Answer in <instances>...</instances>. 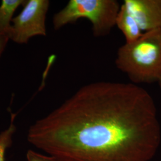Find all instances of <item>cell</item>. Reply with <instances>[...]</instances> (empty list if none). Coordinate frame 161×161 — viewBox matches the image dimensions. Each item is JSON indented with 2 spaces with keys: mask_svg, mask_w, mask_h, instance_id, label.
Listing matches in <instances>:
<instances>
[{
  "mask_svg": "<svg viewBox=\"0 0 161 161\" xmlns=\"http://www.w3.org/2000/svg\"><path fill=\"white\" fill-rule=\"evenodd\" d=\"M27 139L61 161H150L161 131L154 100L143 88L98 81L35 122Z\"/></svg>",
  "mask_w": 161,
  "mask_h": 161,
  "instance_id": "cell-1",
  "label": "cell"
},
{
  "mask_svg": "<svg viewBox=\"0 0 161 161\" xmlns=\"http://www.w3.org/2000/svg\"><path fill=\"white\" fill-rule=\"evenodd\" d=\"M115 64L134 84L158 82L161 78V28L145 32L137 40L120 47Z\"/></svg>",
  "mask_w": 161,
  "mask_h": 161,
  "instance_id": "cell-2",
  "label": "cell"
},
{
  "mask_svg": "<svg viewBox=\"0 0 161 161\" xmlns=\"http://www.w3.org/2000/svg\"><path fill=\"white\" fill-rule=\"evenodd\" d=\"M121 6L116 0H70L54 14L53 26L57 31L80 19H86L92 23L94 36H104L116 26Z\"/></svg>",
  "mask_w": 161,
  "mask_h": 161,
  "instance_id": "cell-3",
  "label": "cell"
},
{
  "mask_svg": "<svg viewBox=\"0 0 161 161\" xmlns=\"http://www.w3.org/2000/svg\"><path fill=\"white\" fill-rule=\"evenodd\" d=\"M50 4L48 0H26L22 11L13 19L10 40L26 44L33 37L46 36Z\"/></svg>",
  "mask_w": 161,
  "mask_h": 161,
  "instance_id": "cell-4",
  "label": "cell"
},
{
  "mask_svg": "<svg viewBox=\"0 0 161 161\" xmlns=\"http://www.w3.org/2000/svg\"><path fill=\"white\" fill-rule=\"evenodd\" d=\"M122 4L143 32L161 28V0H125Z\"/></svg>",
  "mask_w": 161,
  "mask_h": 161,
  "instance_id": "cell-5",
  "label": "cell"
},
{
  "mask_svg": "<svg viewBox=\"0 0 161 161\" xmlns=\"http://www.w3.org/2000/svg\"><path fill=\"white\" fill-rule=\"evenodd\" d=\"M116 26L122 32L127 44L137 40L144 33L135 19L122 4L116 18Z\"/></svg>",
  "mask_w": 161,
  "mask_h": 161,
  "instance_id": "cell-6",
  "label": "cell"
},
{
  "mask_svg": "<svg viewBox=\"0 0 161 161\" xmlns=\"http://www.w3.org/2000/svg\"><path fill=\"white\" fill-rule=\"evenodd\" d=\"M25 0H3L0 4V35L7 36L10 38L12 21L14 14Z\"/></svg>",
  "mask_w": 161,
  "mask_h": 161,
  "instance_id": "cell-7",
  "label": "cell"
},
{
  "mask_svg": "<svg viewBox=\"0 0 161 161\" xmlns=\"http://www.w3.org/2000/svg\"><path fill=\"white\" fill-rule=\"evenodd\" d=\"M16 116V113H13L10 111V125L5 130L0 132V161H6V151L13 144V137L17 129L15 125Z\"/></svg>",
  "mask_w": 161,
  "mask_h": 161,
  "instance_id": "cell-8",
  "label": "cell"
},
{
  "mask_svg": "<svg viewBox=\"0 0 161 161\" xmlns=\"http://www.w3.org/2000/svg\"><path fill=\"white\" fill-rule=\"evenodd\" d=\"M27 161H61L52 155H44L33 150L29 149L26 153Z\"/></svg>",
  "mask_w": 161,
  "mask_h": 161,
  "instance_id": "cell-9",
  "label": "cell"
},
{
  "mask_svg": "<svg viewBox=\"0 0 161 161\" xmlns=\"http://www.w3.org/2000/svg\"><path fill=\"white\" fill-rule=\"evenodd\" d=\"M9 41L10 38L8 36L0 35V58L5 51Z\"/></svg>",
  "mask_w": 161,
  "mask_h": 161,
  "instance_id": "cell-10",
  "label": "cell"
},
{
  "mask_svg": "<svg viewBox=\"0 0 161 161\" xmlns=\"http://www.w3.org/2000/svg\"><path fill=\"white\" fill-rule=\"evenodd\" d=\"M158 84H159V86H160V88H161V78L160 79V80L158 81Z\"/></svg>",
  "mask_w": 161,
  "mask_h": 161,
  "instance_id": "cell-11",
  "label": "cell"
}]
</instances>
